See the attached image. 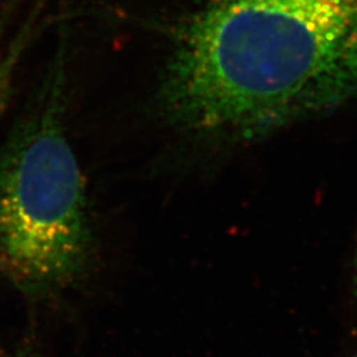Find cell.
I'll list each match as a JSON object with an SVG mask.
<instances>
[{
	"mask_svg": "<svg viewBox=\"0 0 357 357\" xmlns=\"http://www.w3.org/2000/svg\"><path fill=\"white\" fill-rule=\"evenodd\" d=\"M0 357H41L36 347L31 342H23L10 349L0 352Z\"/></svg>",
	"mask_w": 357,
	"mask_h": 357,
	"instance_id": "4",
	"label": "cell"
},
{
	"mask_svg": "<svg viewBox=\"0 0 357 357\" xmlns=\"http://www.w3.org/2000/svg\"><path fill=\"white\" fill-rule=\"evenodd\" d=\"M354 357H357V354H356V355H355V356H354Z\"/></svg>",
	"mask_w": 357,
	"mask_h": 357,
	"instance_id": "5",
	"label": "cell"
},
{
	"mask_svg": "<svg viewBox=\"0 0 357 357\" xmlns=\"http://www.w3.org/2000/svg\"><path fill=\"white\" fill-rule=\"evenodd\" d=\"M66 54L57 52L0 149V278L26 298L82 278L94 236L66 131Z\"/></svg>",
	"mask_w": 357,
	"mask_h": 357,
	"instance_id": "2",
	"label": "cell"
},
{
	"mask_svg": "<svg viewBox=\"0 0 357 357\" xmlns=\"http://www.w3.org/2000/svg\"><path fill=\"white\" fill-rule=\"evenodd\" d=\"M356 102L357 0H208L158 88L172 126L237 141Z\"/></svg>",
	"mask_w": 357,
	"mask_h": 357,
	"instance_id": "1",
	"label": "cell"
},
{
	"mask_svg": "<svg viewBox=\"0 0 357 357\" xmlns=\"http://www.w3.org/2000/svg\"><path fill=\"white\" fill-rule=\"evenodd\" d=\"M26 33H23L6 51L0 53V116L13 94L15 77L26 51Z\"/></svg>",
	"mask_w": 357,
	"mask_h": 357,
	"instance_id": "3",
	"label": "cell"
}]
</instances>
